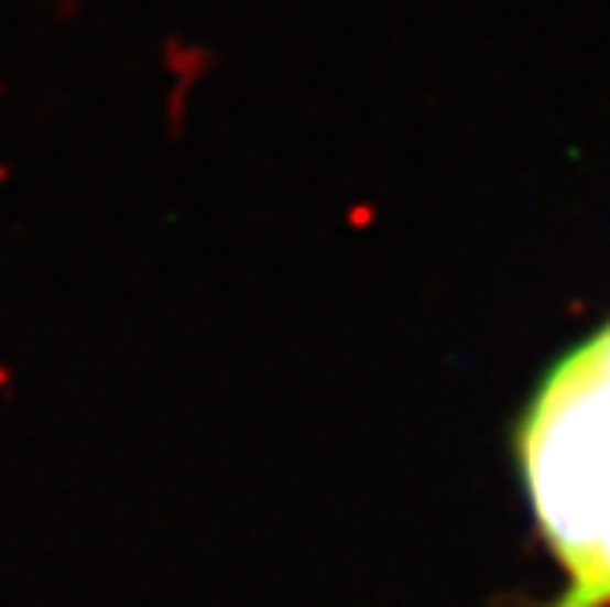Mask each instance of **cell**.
Here are the masks:
<instances>
[{"instance_id": "1", "label": "cell", "mask_w": 610, "mask_h": 607, "mask_svg": "<svg viewBox=\"0 0 610 607\" xmlns=\"http://www.w3.org/2000/svg\"><path fill=\"white\" fill-rule=\"evenodd\" d=\"M512 446L534 531L563 575L541 607H610V318L548 366Z\"/></svg>"}]
</instances>
